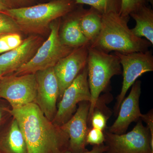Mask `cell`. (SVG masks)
I'll return each mask as SVG.
<instances>
[{"label": "cell", "mask_w": 153, "mask_h": 153, "mask_svg": "<svg viewBox=\"0 0 153 153\" xmlns=\"http://www.w3.org/2000/svg\"><path fill=\"white\" fill-rule=\"evenodd\" d=\"M91 100L86 66L64 91L52 123L58 126H62L69 120L76 111L77 104L82 101L90 102Z\"/></svg>", "instance_id": "9"}, {"label": "cell", "mask_w": 153, "mask_h": 153, "mask_svg": "<svg viewBox=\"0 0 153 153\" xmlns=\"http://www.w3.org/2000/svg\"><path fill=\"white\" fill-rule=\"evenodd\" d=\"M147 2L149 3L152 6L153 5V0H146Z\"/></svg>", "instance_id": "29"}, {"label": "cell", "mask_w": 153, "mask_h": 153, "mask_svg": "<svg viewBox=\"0 0 153 153\" xmlns=\"http://www.w3.org/2000/svg\"><path fill=\"white\" fill-rule=\"evenodd\" d=\"M87 66L88 80L91 94L88 118L89 123L100 94L106 89L113 76L122 74V70L117 55H111L90 46L88 48Z\"/></svg>", "instance_id": "3"}, {"label": "cell", "mask_w": 153, "mask_h": 153, "mask_svg": "<svg viewBox=\"0 0 153 153\" xmlns=\"http://www.w3.org/2000/svg\"><path fill=\"white\" fill-rule=\"evenodd\" d=\"M105 141L103 131L98 129L93 128L89 129L86 137V144L99 145L103 144Z\"/></svg>", "instance_id": "24"}, {"label": "cell", "mask_w": 153, "mask_h": 153, "mask_svg": "<svg viewBox=\"0 0 153 153\" xmlns=\"http://www.w3.org/2000/svg\"><path fill=\"white\" fill-rule=\"evenodd\" d=\"M107 147L103 143L99 145H95L91 151H86L80 153H73L65 151L62 153H104L107 152Z\"/></svg>", "instance_id": "26"}, {"label": "cell", "mask_w": 153, "mask_h": 153, "mask_svg": "<svg viewBox=\"0 0 153 153\" xmlns=\"http://www.w3.org/2000/svg\"><path fill=\"white\" fill-rule=\"evenodd\" d=\"M128 96L124 99L118 112L117 118L108 131L121 134L125 133L130 125L140 120L142 114L140 110V97L141 93V81L137 80L132 85Z\"/></svg>", "instance_id": "13"}, {"label": "cell", "mask_w": 153, "mask_h": 153, "mask_svg": "<svg viewBox=\"0 0 153 153\" xmlns=\"http://www.w3.org/2000/svg\"><path fill=\"white\" fill-rule=\"evenodd\" d=\"M37 82V94L35 103L50 121L54 119L57 111L59 98L58 82L53 67L35 73Z\"/></svg>", "instance_id": "10"}, {"label": "cell", "mask_w": 153, "mask_h": 153, "mask_svg": "<svg viewBox=\"0 0 153 153\" xmlns=\"http://www.w3.org/2000/svg\"><path fill=\"white\" fill-rule=\"evenodd\" d=\"M79 5L77 9L76 7L66 14L67 18L59 28V37L62 44L74 49L90 44L79 26L80 19L87 9H84L82 5Z\"/></svg>", "instance_id": "15"}, {"label": "cell", "mask_w": 153, "mask_h": 153, "mask_svg": "<svg viewBox=\"0 0 153 153\" xmlns=\"http://www.w3.org/2000/svg\"><path fill=\"white\" fill-rule=\"evenodd\" d=\"M9 112L19 124L28 153H62L68 146V135L49 121L35 102Z\"/></svg>", "instance_id": "1"}, {"label": "cell", "mask_w": 153, "mask_h": 153, "mask_svg": "<svg viewBox=\"0 0 153 153\" xmlns=\"http://www.w3.org/2000/svg\"><path fill=\"white\" fill-rule=\"evenodd\" d=\"M129 17L119 13L102 15V27L91 47L108 53L114 51L124 54L147 51L152 45L146 39L137 37L128 25Z\"/></svg>", "instance_id": "2"}, {"label": "cell", "mask_w": 153, "mask_h": 153, "mask_svg": "<svg viewBox=\"0 0 153 153\" xmlns=\"http://www.w3.org/2000/svg\"><path fill=\"white\" fill-rule=\"evenodd\" d=\"M135 21V27L131 29L137 37H144L153 45V11L146 5L130 14Z\"/></svg>", "instance_id": "16"}, {"label": "cell", "mask_w": 153, "mask_h": 153, "mask_svg": "<svg viewBox=\"0 0 153 153\" xmlns=\"http://www.w3.org/2000/svg\"><path fill=\"white\" fill-rule=\"evenodd\" d=\"M76 4L88 5L99 12L101 15L120 13L121 0H73Z\"/></svg>", "instance_id": "19"}, {"label": "cell", "mask_w": 153, "mask_h": 153, "mask_svg": "<svg viewBox=\"0 0 153 153\" xmlns=\"http://www.w3.org/2000/svg\"><path fill=\"white\" fill-rule=\"evenodd\" d=\"M2 76H0V82H1V80L2 78Z\"/></svg>", "instance_id": "31"}, {"label": "cell", "mask_w": 153, "mask_h": 153, "mask_svg": "<svg viewBox=\"0 0 153 153\" xmlns=\"http://www.w3.org/2000/svg\"><path fill=\"white\" fill-rule=\"evenodd\" d=\"M10 8L11 4L9 0H0V12H4Z\"/></svg>", "instance_id": "27"}, {"label": "cell", "mask_w": 153, "mask_h": 153, "mask_svg": "<svg viewBox=\"0 0 153 153\" xmlns=\"http://www.w3.org/2000/svg\"><path fill=\"white\" fill-rule=\"evenodd\" d=\"M77 5L73 0H54L31 7L9 9L3 12L13 18L21 30L38 32L72 10Z\"/></svg>", "instance_id": "4"}, {"label": "cell", "mask_w": 153, "mask_h": 153, "mask_svg": "<svg viewBox=\"0 0 153 153\" xmlns=\"http://www.w3.org/2000/svg\"><path fill=\"white\" fill-rule=\"evenodd\" d=\"M18 33H10L0 36V55L11 51L20 46L23 42Z\"/></svg>", "instance_id": "20"}, {"label": "cell", "mask_w": 153, "mask_h": 153, "mask_svg": "<svg viewBox=\"0 0 153 153\" xmlns=\"http://www.w3.org/2000/svg\"><path fill=\"white\" fill-rule=\"evenodd\" d=\"M140 120L144 122L146 124L147 127L150 133L151 139L150 140L151 147L153 150V111L151 109L146 114H142Z\"/></svg>", "instance_id": "25"}, {"label": "cell", "mask_w": 153, "mask_h": 153, "mask_svg": "<svg viewBox=\"0 0 153 153\" xmlns=\"http://www.w3.org/2000/svg\"><path fill=\"white\" fill-rule=\"evenodd\" d=\"M60 19L50 24L49 38L28 62L15 71L14 75L35 74L37 71L53 67L60 59L74 50V48L64 45L60 41L59 34Z\"/></svg>", "instance_id": "5"}, {"label": "cell", "mask_w": 153, "mask_h": 153, "mask_svg": "<svg viewBox=\"0 0 153 153\" xmlns=\"http://www.w3.org/2000/svg\"><path fill=\"white\" fill-rule=\"evenodd\" d=\"M2 118V113L0 110V123H1V120Z\"/></svg>", "instance_id": "30"}, {"label": "cell", "mask_w": 153, "mask_h": 153, "mask_svg": "<svg viewBox=\"0 0 153 153\" xmlns=\"http://www.w3.org/2000/svg\"><path fill=\"white\" fill-rule=\"evenodd\" d=\"M107 153H153L151 147V134L140 120L131 131L117 134L104 132Z\"/></svg>", "instance_id": "6"}, {"label": "cell", "mask_w": 153, "mask_h": 153, "mask_svg": "<svg viewBox=\"0 0 153 153\" xmlns=\"http://www.w3.org/2000/svg\"><path fill=\"white\" fill-rule=\"evenodd\" d=\"M21 30L13 18L3 12H0V36L10 33H18Z\"/></svg>", "instance_id": "21"}, {"label": "cell", "mask_w": 153, "mask_h": 153, "mask_svg": "<svg viewBox=\"0 0 153 153\" xmlns=\"http://www.w3.org/2000/svg\"><path fill=\"white\" fill-rule=\"evenodd\" d=\"M38 37L30 36L11 51L0 55V76L16 71L28 62L37 52L40 44Z\"/></svg>", "instance_id": "14"}, {"label": "cell", "mask_w": 153, "mask_h": 153, "mask_svg": "<svg viewBox=\"0 0 153 153\" xmlns=\"http://www.w3.org/2000/svg\"><path fill=\"white\" fill-rule=\"evenodd\" d=\"M9 1H10L16 3H22V2H24L25 1H27V0H9Z\"/></svg>", "instance_id": "28"}, {"label": "cell", "mask_w": 153, "mask_h": 153, "mask_svg": "<svg viewBox=\"0 0 153 153\" xmlns=\"http://www.w3.org/2000/svg\"><path fill=\"white\" fill-rule=\"evenodd\" d=\"M106 153H107L106 152Z\"/></svg>", "instance_id": "33"}, {"label": "cell", "mask_w": 153, "mask_h": 153, "mask_svg": "<svg viewBox=\"0 0 153 153\" xmlns=\"http://www.w3.org/2000/svg\"><path fill=\"white\" fill-rule=\"evenodd\" d=\"M118 57L123 68V82L120 93L117 97L114 113L117 114L120 105L127 92L139 76L153 71L152 53L149 50L145 52L124 53L114 52Z\"/></svg>", "instance_id": "7"}, {"label": "cell", "mask_w": 153, "mask_h": 153, "mask_svg": "<svg viewBox=\"0 0 153 153\" xmlns=\"http://www.w3.org/2000/svg\"><path fill=\"white\" fill-rule=\"evenodd\" d=\"M78 105V108L70 119L60 126L68 135V149L73 153L88 151L85 146L86 137L89 130L87 124L90 102H81Z\"/></svg>", "instance_id": "12"}, {"label": "cell", "mask_w": 153, "mask_h": 153, "mask_svg": "<svg viewBox=\"0 0 153 153\" xmlns=\"http://www.w3.org/2000/svg\"><path fill=\"white\" fill-rule=\"evenodd\" d=\"M107 117L101 111L94 109L91 117L90 122L93 128L104 131L106 127Z\"/></svg>", "instance_id": "23"}, {"label": "cell", "mask_w": 153, "mask_h": 153, "mask_svg": "<svg viewBox=\"0 0 153 153\" xmlns=\"http://www.w3.org/2000/svg\"><path fill=\"white\" fill-rule=\"evenodd\" d=\"M90 44L75 48L53 67L59 86V98L78 74L87 66L88 48Z\"/></svg>", "instance_id": "11"}, {"label": "cell", "mask_w": 153, "mask_h": 153, "mask_svg": "<svg viewBox=\"0 0 153 153\" xmlns=\"http://www.w3.org/2000/svg\"><path fill=\"white\" fill-rule=\"evenodd\" d=\"M0 147L6 153H28L26 140L15 118L1 140Z\"/></svg>", "instance_id": "17"}, {"label": "cell", "mask_w": 153, "mask_h": 153, "mask_svg": "<svg viewBox=\"0 0 153 153\" xmlns=\"http://www.w3.org/2000/svg\"><path fill=\"white\" fill-rule=\"evenodd\" d=\"M36 94L35 74L3 76L0 82V97L8 102L12 108L35 102Z\"/></svg>", "instance_id": "8"}, {"label": "cell", "mask_w": 153, "mask_h": 153, "mask_svg": "<svg viewBox=\"0 0 153 153\" xmlns=\"http://www.w3.org/2000/svg\"><path fill=\"white\" fill-rule=\"evenodd\" d=\"M0 153H2L1 152H0Z\"/></svg>", "instance_id": "32"}, {"label": "cell", "mask_w": 153, "mask_h": 153, "mask_svg": "<svg viewBox=\"0 0 153 153\" xmlns=\"http://www.w3.org/2000/svg\"><path fill=\"white\" fill-rule=\"evenodd\" d=\"M146 0H121L120 15L123 17H129L130 14L142 6L146 5Z\"/></svg>", "instance_id": "22"}, {"label": "cell", "mask_w": 153, "mask_h": 153, "mask_svg": "<svg viewBox=\"0 0 153 153\" xmlns=\"http://www.w3.org/2000/svg\"><path fill=\"white\" fill-rule=\"evenodd\" d=\"M82 34L91 44L97 38L102 27V15L91 7L86 10L79 21Z\"/></svg>", "instance_id": "18"}]
</instances>
